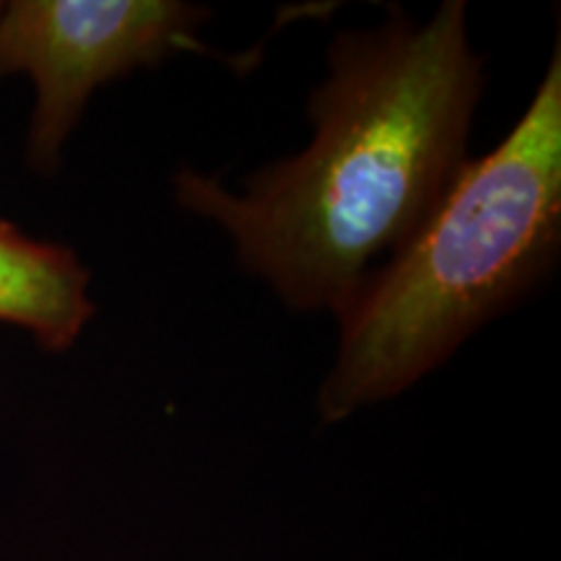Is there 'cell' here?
Here are the masks:
<instances>
[{"instance_id":"cell-2","label":"cell","mask_w":561,"mask_h":561,"mask_svg":"<svg viewBox=\"0 0 561 561\" xmlns=\"http://www.w3.org/2000/svg\"><path fill=\"white\" fill-rule=\"evenodd\" d=\"M559 53L520 123L460 167L339 318V359L318 401L328 421L411 388L551 271L561 240Z\"/></svg>"},{"instance_id":"cell-3","label":"cell","mask_w":561,"mask_h":561,"mask_svg":"<svg viewBox=\"0 0 561 561\" xmlns=\"http://www.w3.org/2000/svg\"><path fill=\"white\" fill-rule=\"evenodd\" d=\"M208 13L174 0H16L0 11V76L37 89L30 164L58 170L60 149L91 91L182 47Z\"/></svg>"},{"instance_id":"cell-5","label":"cell","mask_w":561,"mask_h":561,"mask_svg":"<svg viewBox=\"0 0 561 561\" xmlns=\"http://www.w3.org/2000/svg\"><path fill=\"white\" fill-rule=\"evenodd\" d=\"M0 11H3V3H0Z\"/></svg>"},{"instance_id":"cell-4","label":"cell","mask_w":561,"mask_h":561,"mask_svg":"<svg viewBox=\"0 0 561 561\" xmlns=\"http://www.w3.org/2000/svg\"><path fill=\"white\" fill-rule=\"evenodd\" d=\"M91 318L89 271L79 257L0 219V322L30 331L42 348L66 351Z\"/></svg>"},{"instance_id":"cell-1","label":"cell","mask_w":561,"mask_h":561,"mask_svg":"<svg viewBox=\"0 0 561 561\" xmlns=\"http://www.w3.org/2000/svg\"><path fill=\"white\" fill-rule=\"evenodd\" d=\"M481 89L466 3L421 26L392 11L333 42L305 151L252 174L240 195L180 170L174 198L219 224L286 305L341 318L377 257L396 255L458 178Z\"/></svg>"}]
</instances>
